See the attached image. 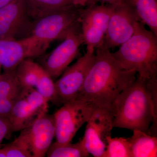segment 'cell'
<instances>
[{"label":"cell","mask_w":157,"mask_h":157,"mask_svg":"<svg viewBox=\"0 0 157 157\" xmlns=\"http://www.w3.org/2000/svg\"><path fill=\"white\" fill-rule=\"evenodd\" d=\"M96 49L94 61L77 97L114 116L117 98L135 81L137 73L123 69L108 48L101 46Z\"/></svg>","instance_id":"obj_1"},{"label":"cell","mask_w":157,"mask_h":157,"mask_svg":"<svg viewBox=\"0 0 157 157\" xmlns=\"http://www.w3.org/2000/svg\"><path fill=\"white\" fill-rule=\"evenodd\" d=\"M114 128L140 130L156 136L157 78L139 76L115 102Z\"/></svg>","instance_id":"obj_2"},{"label":"cell","mask_w":157,"mask_h":157,"mask_svg":"<svg viewBox=\"0 0 157 157\" xmlns=\"http://www.w3.org/2000/svg\"><path fill=\"white\" fill-rule=\"evenodd\" d=\"M112 53L118 64L124 70H134L145 78L157 77V36L138 21L131 38Z\"/></svg>","instance_id":"obj_3"},{"label":"cell","mask_w":157,"mask_h":157,"mask_svg":"<svg viewBox=\"0 0 157 157\" xmlns=\"http://www.w3.org/2000/svg\"><path fill=\"white\" fill-rule=\"evenodd\" d=\"M81 9L72 5L33 20L28 36H33L49 44L55 40L63 39L79 22Z\"/></svg>","instance_id":"obj_4"},{"label":"cell","mask_w":157,"mask_h":157,"mask_svg":"<svg viewBox=\"0 0 157 157\" xmlns=\"http://www.w3.org/2000/svg\"><path fill=\"white\" fill-rule=\"evenodd\" d=\"M94 107L88 101L76 98L63 104L53 114L56 142L70 143L79 129L87 122Z\"/></svg>","instance_id":"obj_5"},{"label":"cell","mask_w":157,"mask_h":157,"mask_svg":"<svg viewBox=\"0 0 157 157\" xmlns=\"http://www.w3.org/2000/svg\"><path fill=\"white\" fill-rule=\"evenodd\" d=\"M114 4H95L81 9L79 22L86 51L94 52L102 45Z\"/></svg>","instance_id":"obj_6"},{"label":"cell","mask_w":157,"mask_h":157,"mask_svg":"<svg viewBox=\"0 0 157 157\" xmlns=\"http://www.w3.org/2000/svg\"><path fill=\"white\" fill-rule=\"evenodd\" d=\"M94 59V52L86 51L83 56L65 70L55 82L53 101L63 105L77 98Z\"/></svg>","instance_id":"obj_7"},{"label":"cell","mask_w":157,"mask_h":157,"mask_svg":"<svg viewBox=\"0 0 157 157\" xmlns=\"http://www.w3.org/2000/svg\"><path fill=\"white\" fill-rule=\"evenodd\" d=\"M138 21L140 19L132 6L124 0H120L114 4L101 46L109 49L120 46L132 36Z\"/></svg>","instance_id":"obj_8"},{"label":"cell","mask_w":157,"mask_h":157,"mask_svg":"<svg viewBox=\"0 0 157 157\" xmlns=\"http://www.w3.org/2000/svg\"><path fill=\"white\" fill-rule=\"evenodd\" d=\"M50 44L33 36L18 39H0V65L4 71L14 70L26 59L42 55Z\"/></svg>","instance_id":"obj_9"},{"label":"cell","mask_w":157,"mask_h":157,"mask_svg":"<svg viewBox=\"0 0 157 157\" xmlns=\"http://www.w3.org/2000/svg\"><path fill=\"white\" fill-rule=\"evenodd\" d=\"M63 39V42L48 55L42 67L52 78L60 76L78 55L79 47L83 43L80 22Z\"/></svg>","instance_id":"obj_10"},{"label":"cell","mask_w":157,"mask_h":157,"mask_svg":"<svg viewBox=\"0 0 157 157\" xmlns=\"http://www.w3.org/2000/svg\"><path fill=\"white\" fill-rule=\"evenodd\" d=\"M114 116L112 113L94 108L86 122L84 135L82 138L89 154L104 157L107 146V137L111 135Z\"/></svg>","instance_id":"obj_11"},{"label":"cell","mask_w":157,"mask_h":157,"mask_svg":"<svg viewBox=\"0 0 157 157\" xmlns=\"http://www.w3.org/2000/svg\"><path fill=\"white\" fill-rule=\"evenodd\" d=\"M48 102L34 88L25 90L14 101L9 120L12 132H20L40 114L48 112Z\"/></svg>","instance_id":"obj_12"},{"label":"cell","mask_w":157,"mask_h":157,"mask_svg":"<svg viewBox=\"0 0 157 157\" xmlns=\"http://www.w3.org/2000/svg\"><path fill=\"white\" fill-rule=\"evenodd\" d=\"M19 136L27 144L33 157H45L55 137L53 114H40L20 131Z\"/></svg>","instance_id":"obj_13"},{"label":"cell","mask_w":157,"mask_h":157,"mask_svg":"<svg viewBox=\"0 0 157 157\" xmlns=\"http://www.w3.org/2000/svg\"><path fill=\"white\" fill-rule=\"evenodd\" d=\"M25 0H13L0 8V39L28 36L31 21Z\"/></svg>","instance_id":"obj_14"},{"label":"cell","mask_w":157,"mask_h":157,"mask_svg":"<svg viewBox=\"0 0 157 157\" xmlns=\"http://www.w3.org/2000/svg\"><path fill=\"white\" fill-rule=\"evenodd\" d=\"M130 138L132 157H157V136L140 130L133 131Z\"/></svg>","instance_id":"obj_15"},{"label":"cell","mask_w":157,"mask_h":157,"mask_svg":"<svg viewBox=\"0 0 157 157\" xmlns=\"http://www.w3.org/2000/svg\"><path fill=\"white\" fill-rule=\"evenodd\" d=\"M135 10L142 23L157 36V0H124Z\"/></svg>","instance_id":"obj_16"},{"label":"cell","mask_w":157,"mask_h":157,"mask_svg":"<svg viewBox=\"0 0 157 157\" xmlns=\"http://www.w3.org/2000/svg\"><path fill=\"white\" fill-rule=\"evenodd\" d=\"M43 67L30 59L21 62L14 69L15 74L24 90L36 87Z\"/></svg>","instance_id":"obj_17"},{"label":"cell","mask_w":157,"mask_h":157,"mask_svg":"<svg viewBox=\"0 0 157 157\" xmlns=\"http://www.w3.org/2000/svg\"><path fill=\"white\" fill-rule=\"evenodd\" d=\"M27 11L33 20L73 5L72 0H25Z\"/></svg>","instance_id":"obj_18"},{"label":"cell","mask_w":157,"mask_h":157,"mask_svg":"<svg viewBox=\"0 0 157 157\" xmlns=\"http://www.w3.org/2000/svg\"><path fill=\"white\" fill-rule=\"evenodd\" d=\"M48 157H87L90 154L82 139L75 144H60L55 142L51 144L46 153Z\"/></svg>","instance_id":"obj_19"},{"label":"cell","mask_w":157,"mask_h":157,"mask_svg":"<svg viewBox=\"0 0 157 157\" xmlns=\"http://www.w3.org/2000/svg\"><path fill=\"white\" fill-rule=\"evenodd\" d=\"M24 90L17 79L14 70L4 71L0 74V97L15 101Z\"/></svg>","instance_id":"obj_20"},{"label":"cell","mask_w":157,"mask_h":157,"mask_svg":"<svg viewBox=\"0 0 157 157\" xmlns=\"http://www.w3.org/2000/svg\"><path fill=\"white\" fill-rule=\"evenodd\" d=\"M104 157H132L129 137L108 136Z\"/></svg>","instance_id":"obj_21"},{"label":"cell","mask_w":157,"mask_h":157,"mask_svg":"<svg viewBox=\"0 0 157 157\" xmlns=\"http://www.w3.org/2000/svg\"><path fill=\"white\" fill-rule=\"evenodd\" d=\"M36 87L37 91L47 102L53 101L55 94V82L43 67Z\"/></svg>","instance_id":"obj_22"},{"label":"cell","mask_w":157,"mask_h":157,"mask_svg":"<svg viewBox=\"0 0 157 157\" xmlns=\"http://www.w3.org/2000/svg\"><path fill=\"white\" fill-rule=\"evenodd\" d=\"M3 148L6 157H33L27 144L19 135Z\"/></svg>","instance_id":"obj_23"},{"label":"cell","mask_w":157,"mask_h":157,"mask_svg":"<svg viewBox=\"0 0 157 157\" xmlns=\"http://www.w3.org/2000/svg\"><path fill=\"white\" fill-rule=\"evenodd\" d=\"M15 101L0 97V117L8 119Z\"/></svg>","instance_id":"obj_24"},{"label":"cell","mask_w":157,"mask_h":157,"mask_svg":"<svg viewBox=\"0 0 157 157\" xmlns=\"http://www.w3.org/2000/svg\"><path fill=\"white\" fill-rule=\"evenodd\" d=\"M12 127L8 119L0 117V148L2 143L6 137L12 133Z\"/></svg>","instance_id":"obj_25"},{"label":"cell","mask_w":157,"mask_h":157,"mask_svg":"<svg viewBox=\"0 0 157 157\" xmlns=\"http://www.w3.org/2000/svg\"><path fill=\"white\" fill-rule=\"evenodd\" d=\"M120 0H89L86 6L95 5L100 3V4H114L119 1ZM85 6V7H86Z\"/></svg>","instance_id":"obj_26"},{"label":"cell","mask_w":157,"mask_h":157,"mask_svg":"<svg viewBox=\"0 0 157 157\" xmlns=\"http://www.w3.org/2000/svg\"><path fill=\"white\" fill-rule=\"evenodd\" d=\"M89 0H72L74 6L78 7H85Z\"/></svg>","instance_id":"obj_27"},{"label":"cell","mask_w":157,"mask_h":157,"mask_svg":"<svg viewBox=\"0 0 157 157\" xmlns=\"http://www.w3.org/2000/svg\"><path fill=\"white\" fill-rule=\"evenodd\" d=\"M13 1V0H0V8L8 5Z\"/></svg>","instance_id":"obj_28"},{"label":"cell","mask_w":157,"mask_h":157,"mask_svg":"<svg viewBox=\"0 0 157 157\" xmlns=\"http://www.w3.org/2000/svg\"><path fill=\"white\" fill-rule=\"evenodd\" d=\"M1 65H0V71H1ZM0 74H1V73H0Z\"/></svg>","instance_id":"obj_29"}]
</instances>
